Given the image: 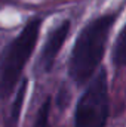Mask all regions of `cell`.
<instances>
[{
	"label": "cell",
	"instance_id": "1",
	"mask_svg": "<svg viewBox=\"0 0 126 127\" xmlns=\"http://www.w3.org/2000/svg\"><path fill=\"white\" fill-rule=\"evenodd\" d=\"M113 13L102 15L91 21L79 34L68 64L70 77L76 84H85L92 75L102 59L108 34L114 24Z\"/></svg>",
	"mask_w": 126,
	"mask_h": 127
},
{
	"label": "cell",
	"instance_id": "2",
	"mask_svg": "<svg viewBox=\"0 0 126 127\" xmlns=\"http://www.w3.org/2000/svg\"><path fill=\"white\" fill-rule=\"evenodd\" d=\"M39 31L40 19H33L9 44L0 65V96L10 95V92L15 89L21 72L36 47Z\"/></svg>",
	"mask_w": 126,
	"mask_h": 127
},
{
	"label": "cell",
	"instance_id": "3",
	"mask_svg": "<svg viewBox=\"0 0 126 127\" xmlns=\"http://www.w3.org/2000/svg\"><path fill=\"white\" fill-rule=\"evenodd\" d=\"M108 117V87L105 71H99L77 102L74 127H105Z\"/></svg>",
	"mask_w": 126,
	"mask_h": 127
},
{
	"label": "cell",
	"instance_id": "4",
	"mask_svg": "<svg viewBox=\"0 0 126 127\" xmlns=\"http://www.w3.org/2000/svg\"><path fill=\"white\" fill-rule=\"evenodd\" d=\"M68 31H70V22L64 21L63 24H60L49 34V37H48V40L43 46L42 55H40V65L45 71H51V68L54 66L57 55L60 53V50L63 47L64 41L68 35Z\"/></svg>",
	"mask_w": 126,
	"mask_h": 127
},
{
	"label": "cell",
	"instance_id": "5",
	"mask_svg": "<svg viewBox=\"0 0 126 127\" xmlns=\"http://www.w3.org/2000/svg\"><path fill=\"white\" fill-rule=\"evenodd\" d=\"M25 92H27V80H22L19 89H18V93L16 97L12 103V108H10V117H9V126L15 127L18 123V118H19V112H21V108H22V102H24V97H25Z\"/></svg>",
	"mask_w": 126,
	"mask_h": 127
},
{
	"label": "cell",
	"instance_id": "6",
	"mask_svg": "<svg viewBox=\"0 0 126 127\" xmlns=\"http://www.w3.org/2000/svg\"><path fill=\"white\" fill-rule=\"evenodd\" d=\"M113 61L119 66H126V25L120 31L113 49Z\"/></svg>",
	"mask_w": 126,
	"mask_h": 127
},
{
	"label": "cell",
	"instance_id": "7",
	"mask_svg": "<svg viewBox=\"0 0 126 127\" xmlns=\"http://www.w3.org/2000/svg\"><path fill=\"white\" fill-rule=\"evenodd\" d=\"M49 114H51V97H48L42 106L37 111V117L34 121V127H51L49 123Z\"/></svg>",
	"mask_w": 126,
	"mask_h": 127
}]
</instances>
